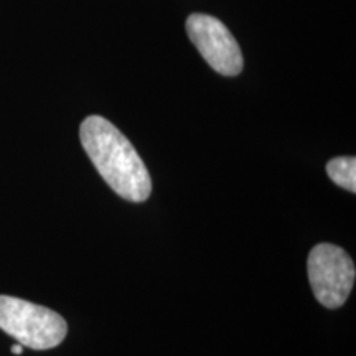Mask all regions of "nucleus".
Instances as JSON below:
<instances>
[{
    "label": "nucleus",
    "instance_id": "1",
    "mask_svg": "<svg viewBox=\"0 0 356 356\" xmlns=\"http://www.w3.org/2000/svg\"><path fill=\"white\" fill-rule=\"evenodd\" d=\"M79 139L96 170L113 191L127 202L142 203L152 193V180L131 140L101 115H89Z\"/></svg>",
    "mask_w": 356,
    "mask_h": 356
},
{
    "label": "nucleus",
    "instance_id": "2",
    "mask_svg": "<svg viewBox=\"0 0 356 356\" xmlns=\"http://www.w3.org/2000/svg\"><path fill=\"white\" fill-rule=\"evenodd\" d=\"M0 330L15 338L22 346L42 351L61 343L68 333L66 320L43 305L0 296Z\"/></svg>",
    "mask_w": 356,
    "mask_h": 356
},
{
    "label": "nucleus",
    "instance_id": "3",
    "mask_svg": "<svg viewBox=\"0 0 356 356\" xmlns=\"http://www.w3.org/2000/svg\"><path fill=\"white\" fill-rule=\"evenodd\" d=\"M307 273L312 291L327 309H338L350 297L355 284V262L343 248L322 243L310 251Z\"/></svg>",
    "mask_w": 356,
    "mask_h": 356
},
{
    "label": "nucleus",
    "instance_id": "4",
    "mask_svg": "<svg viewBox=\"0 0 356 356\" xmlns=\"http://www.w3.org/2000/svg\"><path fill=\"white\" fill-rule=\"evenodd\" d=\"M186 33L208 65L222 76H236L243 70V53L221 20L204 13H191Z\"/></svg>",
    "mask_w": 356,
    "mask_h": 356
},
{
    "label": "nucleus",
    "instance_id": "5",
    "mask_svg": "<svg viewBox=\"0 0 356 356\" xmlns=\"http://www.w3.org/2000/svg\"><path fill=\"white\" fill-rule=\"evenodd\" d=\"M327 173L332 178V181H335L337 185H340L341 188L351 191H356V159L355 157H337L332 159L327 163Z\"/></svg>",
    "mask_w": 356,
    "mask_h": 356
},
{
    "label": "nucleus",
    "instance_id": "6",
    "mask_svg": "<svg viewBox=\"0 0 356 356\" xmlns=\"http://www.w3.org/2000/svg\"><path fill=\"white\" fill-rule=\"evenodd\" d=\"M12 353L13 355H22V353H24V346H22L20 343L19 345H13L12 346Z\"/></svg>",
    "mask_w": 356,
    "mask_h": 356
}]
</instances>
